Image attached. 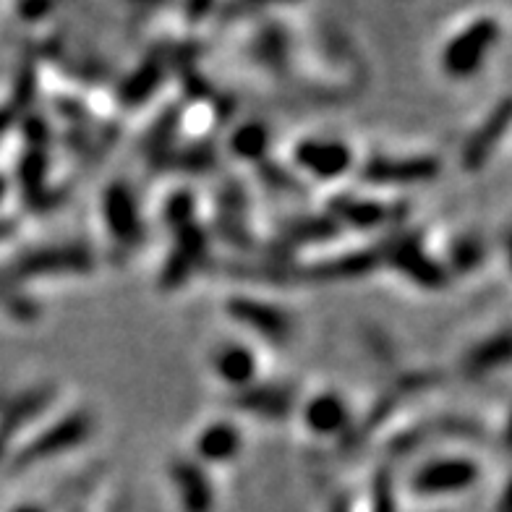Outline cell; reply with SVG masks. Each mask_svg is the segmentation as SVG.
<instances>
[{"label":"cell","mask_w":512,"mask_h":512,"mask_svg":"<svg viewBox=\"0 0 512 512\" xmlns=\"http://www.w3.org/2000/svg\"><path fill=\"white\" fill-rule=\"evenodd\" d=\"M497 19H479L460 29L452 40L445 42L439 53V66L450 79H468L484 68L486 58L497 42Z\"/></svg>","instance_id":"obj_1"},{"label":"cell","mask_w":512,"mask_h":512,"mask_svg":"<svg viewBox=\"0 0 512 512\" xmlns=\"http://www.w3.org/2000/svg\"><path fill=\"white\" fill-rule=\"evenodd\" d=\"M481 476L479 463L463 455H439L418 465L411 476V489L421 497H445L471 489Z\"/></svg>","instance_id":"obj_2"},{"label":"cell","mask_w":512,"mask_h":512,"mask_svg":"<svg viewBox=\"0 0 512 512\" xmlns=\"http://www.w3.org/2000/svg\"><path fill=\"white\" fill-rule=\"evenodd\" d=\"M293 160L301 170L311 173L319 181H335L345 176L353 165L351 147L340 139H324V136H309L301 139L293 149Z\"/></svg>","instance_id":"obj_3"},{"label":"cell","mask_w":512,"mask_h":512,"mask_svg":"<svg viewBox=\"0 0 512 512\" xmlns=\"http://www.w3.org/2000/svg\"><path fill=\"white\" fill-rule=\"evenodd\" d=\"M209 366L215 371V377L228 384L230 390H249L262 371V361L254 348L241 340H225V343L215 345V351L209 353Z\"/></svg>","instance_id":"obj_4"},{"label":"cell","mask_w":512,"mask_h":512,"mask_svg":"<svg viewBox=\"0 0 512 512\" xmlns=\"http://www.w3.org/2000/svg\"><path fill=\"white\" fill-rule=\"evenodd\" d=\"M301 421L317 437H340L351 426V405L335 390H322L301 405Z\"/></svg>","instance_id":"obj_5"},{"label":"cell","mask_w":512,"mask_h":512,"mask_svg":"<svg viewBox=\"0 0 512 512\" xmlns=\"http://www.w3.org/2000/svg\"><path fill=\"white\" fill-rule=\"evenodd\" d=\"M243 432L233 421H212L196 434L194 455L196 463L202 465H225L241 455Z\"/></svg>","instance_id":"obj_6"},{"label":"cell","mask_w":512,"mask_h":512,"mask_svg":"<svg viewBox=\"0 0 512 512\" xmlns=\"http://www.w3.org/2000/svg\"><path fill=\"white\" fill-rule=\"evenodd\" d=\"M230 317L243 324L246 330L262 332L259 337L267 340H277L283 343L290 335V317L288 311L277 309V306L267 304V301H256V298H236L228 304Z\"/></svg>","instance_id":"obj_7"},{"label":"cell","mask_w":512,"mask_h":512,"mask_svg":"<svg viewBox=\"0 0 512 512\" xmlns=\"http://www.w3.org/2000/svg\"><path fill=\"white\" fill-rule=\"evenodd\" d=\"M105 223H108L110 236L115 241L131 243L142 236L139 209H136L128 186H123V183H113L105 194Z\"/></svg>","instance_id":"obj_8"},{"label":"cell","mask_w":512,"mask_h":512,"mask_svg":"<svg viewBox=\"0 0 512 512\" xmlns=\"http://www.w3.org/2000/svg\"><path fill=\"white\" fill-rule=\"evenodd\" d=\"M173 484H176L178 494H181L183 510L186 512H209L215 505V494H212V486H209L207 476H204V468L196 460L189 463L173 465Z\"/></svg>","instance_id":"obj_9"},{"label":"cell","mask_w":512,"mask_h":512,"mask_svg":"<svg viewBox=\"0 0 512 512\" xmlns=\"http://www.w3.org/2000/svg\"><path fill=\"white\" fill-rule=\"evenodd\" d=\"M439 162L432 157H408V160H371L366 168V178L374 183H411V181H426L437 173Z\"/></svg>","instance_id":"obj_10"},{"label":"cell","mask_w":512,"mask_h":512,"mask_svg":"<svg viewBox=\"0 0 512 512\" xmlns=\"http://www.w3.org/2000/svg\"><path fill=\"white\" fill-rule=\"evenodd\" d=\"M87 434V418L84 416H68L66 421L48 429L42 434L34 445H29L27 450L21 452V458H45L50 452L66 450V447H74L76 442H81V437Z\"/></svg>","instance_id":"obj_11"},{"label":"cell","mask_w":512,"mask_h":512,"mask_svg":"<svg viewBox=\"0 0 512 512\" xmlns=\"http://www.w3.org/2000/svg\"><path fill=\"white\" fill-rule=\"evenodd\" d=\"M230 149L243 160H259L270 149V131L264 123H243L230 139Z\"/></svg>","instance_id":"obj_12"},{"label":"cell","mask_w":512,"mask_h":512,"mask_svg":"<svg viewBox=\"0 0 512 512\" xmlns=\"http://www.w3.org/2000/svg\"><path fill=\"white\" fill-rule=\"evenodd\" d=\"M11 512H45V510H42V507H37V505H19V507H14Z\"/></svg>","instance_id":"obj_13"}]
</instances>
